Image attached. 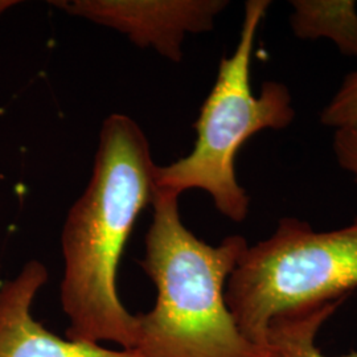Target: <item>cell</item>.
Wrapping results in <instances>:
<instances>
[{"label": "cell", "instance_id": "obj_1", "mask_svg": "<svg viewBox=\"0 0 357 357\" xmlns=\"http://www.w3.org/2000/svg\"><path fill=\"white\" fill-rule=\"evenodd\" d=\"M156 168L149 139L132 118L114 113L103 121L91 178L61 233L65 337L135 349L137 314L118 296L116 271L137 218L153 204Z\"/></svg>", "mask_w": 357, "mask_h": 357}, {"label": "cell", "instance_id": "obj_2", "mask_svg": "<svg viewBox=\"0 0 357 357\" xmlns=\"http://www.w3.org/2000/svg\"><path fill=\"white\" fill-rule=\"evenodd\" d=\"M151 205L139 264L158 294L150 311L137 314L135 349L144 357H264L225 301L228 278L249 246L245 237L209 245L183 224L178 197L155 193Z\"/></svg>", "mask_w": 357, "mask_h": 357}, {"label": "cell", "instance_id": "obj_3", "mask_svg": "<svg viewBox=\"0 0 357 357\" xmlns=\"http://www.w3.org/2000/svg\"><path fill=\"white\" fill-rule=\"evenodd\" d=\"M270 6L268 0L245 3L236 50L221 60L216 82L195 122L193 150L168 166H158L155 193L178 197L202 190L222 216L234 222L248 217L250 197L236 178V155L259 131L283 130L295 118L293 97L284 84L266 81L258 96L250 86L255 36Z\"/></svg>", "mask_w": 357, "mask_h": 357}, {"label": "cell", "instance_id": "obj_4", "mask_svg": "<svg viewBox=\"0 0 357 357\" xmlns=\"http://www.w3.org/2000/svg\"><path fill=\"white\" fill-rule=\"evenodd\" d=\"M357 289V217L340 229L318 231L282 217L268 238L248 246L227 287L238 330L264 351L268 323L296 307L348 298Z\"/></svg>", "mask_w": 357, "mask_h": 357}, {"label": "cell", "instance_id": "obj_5", "mask_svg": "<svg viewBox=\"0 0 357 357\" xmlns=\"http://www.w3.org/2000/svg\"><path fill=\"white\" fill-rule=\"evenodd\" d=\"M57 10L115 29L139 48H151L168 60L183 59L190 33L211 31L227 0H57Z\"/></svg>", "mask_w": 357, "mask_h": 357}, {"label": "cell", "instance_id": "obj_6", "mask_svg": "<svg viewBox=\"0 0 357 357\" xmlns=\"http://www.w3.org/2000/svg\"><path fill=\"white\" fill-rule=\"evenodd\" d=\"M48 278V268L33 259L0 283V357H144L137 349L63 339L33 319L32 303Z\"/></svg>", "mask_w": 357, "mask_h": 357}, {"label": "cell", "instance_id": "obj_7", "mask_svg": "<svg viewBox=\"0 0 357 357\" xmlns=\"http://www.w3.org/2000/svg\"><path fill=\"white\" fill-rule=\"evenodd\" d=\"M347 299L296 307L274 317L265 335L264 357H357V352L343 356L324 355L317 342L323 326Z\"/></svg>", "mask_w": 357, "mask_h": 357}, {"label": "cell", "instance_id": "obj_8", "mask_svg": "<svg viewBox=\"0 0 357 357\" xmlns=\"http://www.w3.org/2000/svg\"><path fill=\"white\" fill-rule=\"evenodd\" d=\"M290 26L301 40L327 38L344 56L357 57L355 0H291Z\"/></svg>", "mask_w": 357, "mask_h": 357}, {"label": "cell", "instance_id": "obj_9", "mask_svg": "<svg viewBox=\"0 0 357 357\" xmlns=\"http://www.w3.org/2000/svg\"><path fill=\"white\" fill-rule=\"evenodd\" d=\"M320 123L335 130L357 123V69L345 77L331 101L321 110Z\"/></svg>", "mask_w": 357, "mask_h": 357}, {"label": "cell", "instance_id": "obj_10", "mask_svg": "<svg viewBox=\"0 0 357 357\" xmlns=\"http://www.w3.org/2000/svg\"><path fill=\"white\" fill-rule=\"evenodd\" d=\"M332 149L339 166L349 172L357 184V123L335 130Z\"/></svg>", "mask_w": 357, "mask_h": 357}]
</instances>
